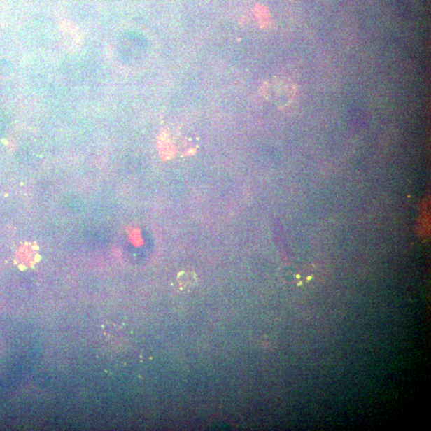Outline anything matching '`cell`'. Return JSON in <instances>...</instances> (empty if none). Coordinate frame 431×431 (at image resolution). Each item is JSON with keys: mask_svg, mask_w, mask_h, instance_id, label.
Here are the masks:
<instances>
[{"mask_svg": "<svg viewBox=\"0 0 431 431\" xmlns=\"http://www.w3.org/2000/svg\"><path fill=\"white\" fill-rule=\"evenodd\" d=\"M62 46L66 52H76L82 47L83 43V34L80 29L70 22H65L61 27Z\"/></svg>", "mask_w": 431, "mask_h": 431, "instance_id": "1", "label": "cell"}, {"mask_svg": "<svg viewBox=\"0 0 431 431\" xmlns=\"http://www.w3.org/2000/svg\"><path fill=\"white\" fill-rule=\"evenodd\" d=\"M178 281L181 289L190 291L197 283V276L194 271L185 270L181 271L178 276Z\"/></svg>", "mask_w": 431, "mask_h": 431, "instance_id": "2", "label": "cell"}, {"mask_svg": "<svg viewBox=\"0 0 431 431\" xmlns=\"http://www.w3.org/2000/svg\"><path fill=\"white\" fill-rule=\"evenodd\" d=\"M24 253L26 254L24 257V263L27 266L36 264L38 262V248L36 243L35 245H33V243H29V245H27L24 248Z\"/></svg>", "mask_w": 431, "mask_h": 431, "instance_id": "3", "label": "cell"}]
</instances>
